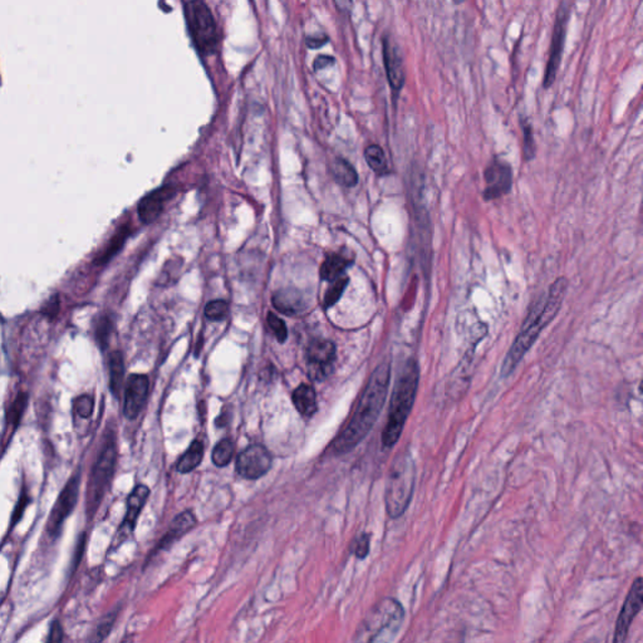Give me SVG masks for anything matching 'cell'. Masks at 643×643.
I'll return each instance as SVG.
<instances>
[{"instance_id":"obj_27","label":"cell","mask_w":643,"mask_h":643,"mask_svg":"<svg viewBox=\"0 0 643 643\" xmlns=\"http://www.w3.org/2000/svg\"><path fill=\"white\" fill-rule=\"evenodd\" d=\"M234 451H235V449H234L232 441L230 439H223L215 445L214 450H213V463L219 468L226 466L232 461Z\"/></svg>"},{"instance_id":"obj_35","label":"cell","mask_w":643,"mask_h":643,"mask_svg":"<svg viewBox=\"0 0 643 643\" xmlns=\"http://www.w3.org/2000/svg\"><path fill=\"white\" fill-rule=\"evenodd\" d=\"M127 237V229L126 230H122L121 232H118L116 238L112 240V243L110 244V246L107 248L105 253L102 256H99V259H97V263L99 264H104L107 261H110V258H112L115 253H117V250L120 249L122 246V244L125 242V239Z\"/></svg>"},{"instance_id":"obj_28","label":"cell","mask_w":643,"mask_h":643,"mask_svg":"<svg viewBox=\"0 0 643 643\" xmlns=\"http://www.w3.org/2000/svg\"><path fill=\"white\" fill-rule=\"evenodd\" d=\"M520 126L523 130V157L525 161H530L535 157L537 145L534 139L533 127L527 118L520 120Z\"/></svg>"},{"instance_id":"obj_30","label":"cell","mask_w":643,"mask_h":643,"mask_svg":"<svg viewBox=\"0 0 643 643\" xmlns=\"http://www.w3.org/2000/svg\"><path fill=\"white\" fill-rule=\"evenodd\" d=\"M371 548V535L367 533H361L354 539L351 544V553L358 559H365L370 554Z\"/></svg>"},{"instance_id":"obj_2","label":"cell","mask_w":643,"mask_h":643,"mask_svg":"<svg viewBox=\"0 0 643 643\" xmlns=\"http://www.w3.org/2000/svg\"><path fill=\"white\" fill-rule=\"evenodd\" d=\"M567 288L568 280L564 277H561L551 285L547 296H542L534 303L525 318V322L523 323L520 333L516 337V341L511 344L509 352L505 357L501 366V376L508 377L516 370V366L520 363L527 351L538 339L542 330L556 318V313L559 312L564 301Z\"/></svg>"},{"instance_id":"obj_14","label":"cell","mask_w":643,"mask_h":643,"mask_svg":"<svg viewBox=\"0 0 643 643\" xmlns=\"http://www.w3.org/2000/svg\"><path fill=\"white\" fill-rule=\"evenodd\" d=\"M382 46L383 62H385L389 87L394 94H399L401 89L405 86L406 80L404 61H402L400 49L394 43V39H391L387 35L383 38Z\"/></svg>"},{"instance_id":"obj_41","label":"cell","mask_w":643,"mask_h":643,"mask_svg":"<svg viewBox=\"0 0 643 643\" xmlns=\"http://www.w3.org/2000/svg\"><path fill=\"white\" fill-rule=\"evenodd\" d=\"M132 642H134V637H132V636H126V637L123 638V639H122L121 642H120V643H132Z\"/></svg>"},{"instance_id":"obj_3","label":"cell","mask_w":643,"mask_h":643,"mask_svg":"<svg viewBox=\"0 0 643 643\" xmlns=\"http://www.w3.org/2000/svg\"><path fill=\"white\" fill-rule=\"evenodd\" d=\"M420 382V367L415 358L407 359L394 382L389 418L383 430L382 442L385 447H392L400 440L406 421L410 416Z\"/></svg>"},{"instance_id":"obj_18","label":"cell","mask_w":643,"mask_h":643,"mask_svg":"<svg viewBox=\"0 0 643 643\" xmlns=\"http://www.w3.org/2000/svg\"><path fill=\"white\" fill-rule=\"evenodd\" d=\"M149 495H150V490L145 485H137L132 490V493L130 494L127 499L126 516L118 530V537H121V539L127 538L128 535L134 532L139 513L144 509Z\"/></svg>"},{"instance_id":"obj_8","label":"cell","mask_w":643,"mask_h":643,"mask_svg":"<svg viewBox=\"0 0 643 643\" xmlns=\"http://www.w3.org/2000/svg\"><path fill=\"white\" fill-rule=\"evenodd\" d=\"M570 6H572V3L562 1L556 12L553 35H551V49H549L551 52H549V59H548L547 70H545L544 81H543L544 88L553 86V83L556 82L559 67H561L563 46H564L567 27H568L569 17H570Z\"/></svg>"},{"instance_id":"obj_26","label":"cell","mask_w":643,"mask_h":643,"mask_svg":"<svg viewBox=\"0 0 643 643\" xmlns=\"http://www.w3.org/2000/svg\"><path fill=\"white\" fill-rule=\"evenodd\" d=\"M118 612H120V609H113V611H111V612H108L101 618L99 625L94 627V630L91 633L88 643H102L106 638L108 637V635H110L112 628L116 623Z\"/></svg>"},{"instance_id":"obj_9","label":"cell","mask_w":643,"mask_h":643,"mask_svg":"<svg viewBox=\"0 0 643 643\" xmlns=\"http://www.w3.org/2000/svg\"><path fill=\"white\" fill-rule=\"evenodd\" d=\"M80 480H81V475L77 471L75 475L70 477V481L65 484L62 493L59 494L58 499L53 506L51 516L46 523V533L51 538L58 537L65 519L75 509L77 500H78V493H80Z\"/></svg>"},{"instance_id":"obj_12","label":"cell","mask_w":643,"mask_h":643,"mask_svg":"<svg viewBox=\"0 0 643 643\" xmlns=\"http://www.w3.org/2000/svg\"><path fill=\"white\" fill-rule=\"evenodd\" d=\"M642 578L638 577L637 580H635L633 585H631V589L627 594L626 601L620 609V617L617 620V626L614 631L613 643L626 642L631 623L642 608Z\"/></svg>"},{"instance_id":"obj_23","label":"cell","mask_w":643,"mask_h":643,"mask_svg":"<svg viewBox=\"0 0 643 643\" xmlns=\"http://www.w3.org/2000/svg\"><path fill=\"white\" fill-rule=\"evenodd\" d=\"M332 174L341 185L354 187L358 182V174L354 165L344 158H337L332 165Z\"/></svg>"},{"instance_id":"obj_40","label":"cell","mask_w":643,"mask_h":643,"mask_svg":"<svg viewBox=\"0 0 643 643\" xmlns=\"http://www.w3.org/2000/svg\"><path fill=\"white\" fill-rule=\"evenodd\" d=\"M328 41V38L325 35H316V37H309L307 39L308 46L311 48H319V46H323L325 42Z\"/></svg>"},{"instance_id":"obj_5","label":"cell","mask_w":643,"mask_h":643,"mask_svg":"<svg viewBox=\"0 0 643 643\" xmlns=\"http://www.w3.org/2000/svg\"><path fill=\"white\" fill-rule=\"evenodd\" d=\"M416 477V468L408 449L399 452L389 468L386 484V510L389 518L397 519L405 514L411 503Z\"/></svg>"},{"instance_id":"obj_20","label":"cell","mask_w":643,"mask_h":643,"mask_svg":"<svg viewBox=\"0 0 643 643\" xmlns=\"http://www.w3.org/2000/svg\"><path fill=\"white\" fill-rule=\"evenodd\" d=\"M292 400H293V404L296 406L298 412L303 416H306V418L312 416L317 411L316 391H314L313 387H311L308 385H301L293 392Z\"/></svg>"},{"instance_id":"obj_6","label":"cell","mask_w":643,"mask_h":643,"mask_svg":"<svg viewBox=\"0 0 643 643\" xmlns=\"http://www.w3.org/2000/svg\"><path fill=\"white\" fill-rule=\"evenodd\" d=\"M117 460V447L115 435L108 432L106 435L105 442L99 454V458L93 465L89 481H88L87 495H86V511L89 519L97 513L99 505L105 498L108 490L112 476L115 473Z\"/></svg>"},{"instance_id":"obj_38","label":"cell","mask_w":643,"mask_h":643,"mask_svg":"<svg viewBox=\"0 0 643 643\" xmlns=\"http://www.w3.org/2000/svg\"><path fill=\"white\" fill-rule=\"evenodd\" d=\"M333 63H335V59L332 58V57L319 56V57L316 58V62H314V68H316V70H322V68H325L327 65Z\"/></svg>"},{"instance_id":"obj_22","label":"cell","mask_w":643,"mask_h":643,"mask_svg":"<svg viewBox=\"0 0 643 643\" xmlns=\"http://www.w3.org/2000/svg\"><path fill=\"white\" fill-rule=\"evenodd\" d=\"M110 367V389L113 396L118 399L123 386V377H125V362L120 351H115L110 354L108 359Z\"/></svg>"},{"instance_id":"obj_34","label":"cell","mask_w":643,"mask_h":643,"mask_svg":"<svg viewBox=\"0 0 643 643\" xmlns=\"http://www.w3.org/2000/svg\"><path fill=\"white\" fill-rule=\"evenodd\" d=\"M268 325L270 327V330H273L274 336L277 337L279 342L283 343L287 337H288V330H287V327H285V320L282 318H279L274 313L268 314Z\"/></svg>"},{"instance_id":"obj_11","label":"cell","mask_w":643,"mask_h":643,"mask_svg":"<svg viewBox=\"0 0 643 643\" xmlns=\"http://www.w3.org/2000/svg\"><path fill=\"white\" fill-rule=\"evenodd\" d=\"M336 347L325 339H316L307 349L308 375L314 381H323L333 368Z\"/></svg>"},{"instance_id":"obj_7","label":"cell","mask_w":643,"mask_h":643,"mask_svg":"<svg viewBox=\"0 0 643 643\" xmlns=\"http://www.w3.org/2000/svg\"><path fill=\"white\" fill-rule=\"evenodd\" d=\"M184 12L187 28L199 52L214 53L219 43V33L209 6L203 1L194 0L184 4Z\"/></svg>"},{"instance_id":"obj_1","label":"cell","mask_w":643,"mask_h":643,"mask_svg":"<svg viewBox=\"0 0 643 643\" xmlns=\"http://www.w3.org/2000/svg\"><path fill=\"white\" fill-rule=\"evenodd\" d=\"M389 380L391 365L389 361H386L378 366L370 377L359 397L352 418L341 431V434L337 436L333 445L335 451L338 454L351 451L371 431L382 411L389 392Z\"/></svg>"},{"instance_id":"obj_17","label":"cell","mask_w":643,"mask_h":643,"mask_svg":"<svg viewBox=\"0 0 643 643\" xmlns=\"http://www.w3.org/2000/svg\"><path fill=\"white\" fill-rule=\"evenodd\" d=\"M175 195V189L173 186H163L157 190L147 194L141 199L137 211L141 220L146 224H151L156 220L160 215L163 214V206L168 200Z\"/></svg>"},{"instance_id":"obj_36","label":"cell","mask_w":643,"mask_h":643,"mask_svg":"<svg viewBox=\"0 0 643 643\" xmlns=\"http://www.w3.org/2000/svg\"><path fill=\"white\" fill-rule=\"evenodd\" d=\"M111 330H112V323H111L110 319H101L99 327H97V339H99V344L104 348L107 346V342H108Z\"/></svg>"},{"instance_id":"obj_15","label":"cell","mask_w":643,"mask_h":643,"mask_svg":"<svg viewBox=\"0 0 643 643\" xmlns=\"http://www.w3.org/2000/svg\"><path fill=\"white\" fill-rule=\"evenodd\" d=\"M149 394V378L145 375H131L125 389L123 413L128 420H134L142 411Z\"/></svg>"},{"instance_id":"obj_31","label":"cell","mask_w":643,"mask_h":643,"mask_svg":"<svg viewBox=\"0 0 643 643\" xmlns=\"http://www.w3.org/2000/svg\"><path fill=\"white\" fill-rule=\"evenodd\" d=\"M205 316L210 320H224L229 316V304L225 301H213L206 304Z\"/></svg>"},{"instance_id":"obj_4","label":"cell","mask_w":643,"mask_h":643,"mask_svg":"<svg viewBox=\"0 0 643 643\" xmlns=\"http://www.w3.org/2000/svg\"><path fill=\"white\" fill-rule=\"evenodd\" d=\"M404 618L402 604L394 598H383L359 623L354 643H392L400 632Z\"/></svg>"},{"instance_id":"obj_16","label":"cell","mask_w":643,"mask_h":643,"mask_svg":"<svg viewBox=\"0 0 643 643\" xmlns=\"http://www.w3.org/2000/svg\"><path fill=\"white\" fill-rule=\"evenodd\" d=\"M195 525H196V518L194 516L192 511H182L171 522L168 532L165 533L163 538L160 539L156 548L151 551L150 556L147 558L146 563H150L151 559L157 554H160L161 551L170 549L179 539L182 538L186 533H189Z\"/></svg>"},{"instance_id":"obj_21","label":"cell","mask_w":643,"mask_h":643,"mask_svg":"<svg viewBox=\"0 0 643 643\" xmlns=\"http://www.w3.org/2000/svg\"><path fill=\"white\" fill-rule=\"evenodd\" d=\"M348 264L349 261L342 255H328L320 267V277L323 280L332 283L344 275V270L347 269Z\"/></svg>"},{"instance_id":"obj_13","label":"cell","mask_w":643,"mask_h":643,"mask_svg":"<svg viewBox=\"0 0 643 643\" xmlns=\"http://www.w3.org/2000/svg\"><path fill=\"white\" fill-rule=\"evenodd\" d=\"M272 466V455L266 447L261 445L245 449L237 460V471L245 479H259L266 475Z\"/></svg>"},{"instance_id":"obj_25","label":"cell","mask_w":643,"mask_h":643,"mask_svg":"<svg viewBox=\"0 0 643 643\" xmlns=\"http://www.w3.org/2000/svg\"><path fill=\"white\" fill-rule=\"evenodd\" d=\"M366 163L372 171L378 176L389 174V163L385 156V151L378 145H370L365 150Z\"/></svg>"},{"instance_id":"obj_19","label":"cell","mask_w":643,"mask_h":643,"mask_svg":"<svg viewBox=\"0 0 643 643\" xmlns=\"http://www.w3.org/2000/svg\"><path fill=\"white\" fill-rule=\"evenodd\" d=\"M273 304L280 313L296 314L306 309V301L296 289H282L273 296Z\"/></svg>"},{"instance_id":"obj_24","label":"cell","mask_w":643,"mask_h":643,"mask_svg":"<svg viewBox=\"0 0 643 643\" xmlns=\"http://www.w3.org/2000/svg\"><path fill=\"white\" fill-rule=\"evenodd\" d=\"M203 456V444L200 441H194L189 447V450L180 458L179 463L176 465V469L181 474L192 473V470L196 469L197 466L200 465Z\"/></svg>"},{"instance_id":"obj_29","label":"cell","mask_w":643,"mask_h":643,"mask_svg":"<svg viewBox=\"0 0 643 643\" xmlns=\"http://www.w3.org/2000/svg\"><path fill=\"white\" fill-rule=\"evenodd\" d=\"M348 279L347 275H343L341 278L337 279L335 282H332L328 290L325 292V307L330 308L332 306H335L337 301H339V298L342 296L343 292L346 289V287L348 285Z\"/></svg>"},{"instance_id":"obj_32","label":"cell","mask_w":643,"mask_h":643,"mask_svg":"<svg viewBox=\"0 0 643 643\" xmlns=\"http://www.w3.org/2000/svg\"><path fill=\"white\" fill-rule=\"evenodd\" d=\"M93 406H94V401H93L92 396L83 394V396L77 397L73 402V411H75V416L87 420L92 416Z\"/></svg>"},{"instance_id":"obj_37","label":"cell","mask_w":643,"mask_h":643,"mask_svg":"<svg viewBox=\"0 0 643 643\" xmlns=\"http://www.w3.org/2000/svg\"><path fill=\"white\" fill-rule=\"evenodd\" d=\"M62 639H63V627L58 620H54L49 630L46 643H62Z\"/></svg>"},{"instance_id":"obj_10","label":"cell","mask_w":643,"mask_h":643,"mask_svg":"<svg viewBox=\"0 0 643 643\" xmlns=\"http://www.w3.org/2000/svg\"><path fill=\"white\" fill-rule=\"evenodd\" d=\"M484 179L487 187L482 192V197L490 201L499 197L508 195L513 187V168L504 160L494 158L485 168Z\"/></svg>"},{"instance_id":"obj_39","label":"cell","mask_w":643,"mask_h":643,"mask_svg":"<svg viewBox=\"0 0 643 643\" xmlns=\"http://www.w3.org/2000/svg\"><path fill=\"white\" fill-rule=\"evenodd\" d=\"M27 503H28V499H27V497H22L20 500H19V504L17 505L15 513H14V516H13V524H15L18 519L22 516L24 509H25V506H27Z\"/></svg>"},{"instance_id":"obj_33","label":"cell","mask_w":643,"mask_h":643,"mask_svg":"<svg viewBox=\"0 0 643 643\" xmlns=\"http://www.w3.org/2000/svg\"><path fill=\"white\" fill-rule=\"evenodd\" d=\"M27 404H28L27 394L20 392V394H18L17 399L14 400L12 407H11V412H9V420L13 423V426H17L18 423L20 421V418H22L24 411H25Z\"/></svg>"}]
</instances>
